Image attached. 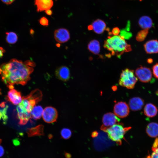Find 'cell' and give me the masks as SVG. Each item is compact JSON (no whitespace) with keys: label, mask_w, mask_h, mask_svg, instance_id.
Returning <instances> with one entry per match:
<instances>
[{"label":"cell","mask_w":158,"mask_h":158,"mask_svg":"<svg viewBox=\"0 0 158 158\" xmlns=\"http://www.w3.org/2000/svg\"><path fill=\"white\" fill-rule=\"evenodd\" d=\"M35 63L30 61L23 62L12 59L0 66V75L2 81L8 85H25L30 79Z\"/></svg>","instance_id":"6da1fadb"},{"label":"cell","mask_w":158,"mask_h":158,"mask_svg":"<svg viewBox=\"0 0 158 158\" xmlns=\"http://www.w3.org/2000/svg\"><path fill=\"white\" fill-rule=\"evenodd\" d=\"M104 47L111 51L112 55H116L118 58H120L124 52L131 50L130 45L120 35L108 36L104 41Z\"/></svg>","instance_id":"7a4b0ae2"},{"label":"cell","mask_w":158,"mask_h":158,"mask_svg":"<svg viewBox=\"0 0 158 158\" xmlns=\"http://www.w3.org/2000/svg\"><path fill=\"white\" fill-rule=\"evenodd\" d=\"M131 128V127H125L122 123H119L107 128L104 131L107 133L110 139L118 145H121L125 134Z\"/></svg>","instance_id":"3957f363"},{"label":"cell","mask_w":158,"mask_h":158,"mask_svg":"<svg viewBox=\"0 0 158 158\" xmlns=\"http://www.w3.org/2000/svg\"><path fill=\"white\" fill-rule=\"evenodd\" d=\"M42 95L40 90H35L27 96L23 97L21 102L18 104L30 113L35 105L41 100Z\"/></svg>","instance_id":"277c9868"},{"label":"cell","mask_w":158,"mask_h":158,"mask_svg":"<svg viewBox=\"0 0 158 158\" xmlns=\"http://www.w3.org/2000/svg\"><path fill=\"white\" fill-rule=\"evenodd\" d=\"M138 80L134 73V71L128 68L122 70L119 80V85L128 89H133Z\"/></svg>","instance_id":"5b68a950"},{"label":"cell","mask_w":158,"mask_h":158,"mask_svg":"<svg viewBox=\"0 0 158 158\" xmlns=\"http://www.w3.org/2000/svg\"><path fill=\"white\" fill-rule=\"evenodd\" d=\"M120 121V118L111 112L106 113L103 116V124L101 127V129L104 131L107 128L119 123Z\"/></svg>","instance_id":"8992f818"},{"label":"cell","mask_w":158,"mask_h":158,"mask_svg":"<svg viewBox=\"0 0 158 158\" xmlns=\"http://www.w3.org/2000/svg\"><path fill=\"white\" fill-rule=\"evenodd\" d=\"M135 74L140 81L143 83H148L152 79V74L149 68L142 66L135 70Z\"/></svg>","instance_id":"52a82bcc"},{"label":"cell","mask_w":158,"mask_h":158,"mask_svg":"<svg viewBox=\"0 0 158 158\" xmlns=\"http://www.w3.org/2000/svg\"><path fill=\"white\" fill-rule=\"evenodd\" d=\"M114 112V114L118 117L125 118L127 117L129 113V107L125 102H119L115 104Z\"/></svg>","instance_id":"ba28073f"},{"label":"cell","mask_w":158,"mask_h":158,"mask_svg":"<svg viewBox=\"0 0 158 158\" xmlns=\"http://www.w3.org/2000/svg\"><path fill=\"white\" fill-rule=\"evenodd\" d=\"M42 118L45 122L48 123L55 122L58 117L56 109L51 106L47 107L43 110Z\"/></svg>","instance_id":"9c48e42d"},{"label":"cell","mask_w":158,"mask_h":158,"mask_svg":"<svg viewBox=\"0 0 158 158\" xmlns=\"http://www.w3.org/2000/svg\"><path fill=\"white\" fill-rule=\"evenodd\" d=\"M54 37L57 42L63 43L69 40L70 34L68 30L65 28L58 29L54 32Z\"/></svg>","instance_id":"30bf717a"},{"label":"cell","mask_w":158,"mask_h":158,"mask_svg":"<svg viewBox=\"0 0 158 158\" xmlns=\"http://www.w3.org/2000/svg\"><path fill=\"white\" fill-rule=\"evenodd\" d=\"M16 110L17 117L19 120V124L21 125L26 124L31 118L30 113L18 104L17 106Z\"/></svg>","instance_id":"8fae6325"},{"label":"cell","mask_w":158,"mask_h":158,"mask_svg":"<svg viewBox=\"0 0 158 158\" xmlns=\"http://www.w3.org/2000/svg\"><path fill=\"white\" fill-rule=\"evenodd\" d=\"M55 74L58 79L63 81H67L70 78L69 69L65 66H62L57 68L55 71Z\"/></svg>","instance_id":"7c38bea8"},{"label":"cell","mask_w":158,"mask_h":158,"mask_svg":"<svg viewBox=\"0 0 158 158\" xmlns=\"http://www.w3.org/2000/svg\"><path fill=\"white\" fill-rule=\"evenodd\" d=\"M7 99L13 104L17 105L22 101V97L20 92L13 88L10 89L8 93Z\"/></svg>","instance_id":"4fadbf2b"},{"label":"cell","mask_w":158,"mask_h":158,"mask_svg":"<svg viewBox=\"0 0 158 158\" xmlns=\"http://www.w3.org/2000/svg\"><path fill=\"white\" fill-rule=\"evenodd\" d=\"M145 52L148 54L158 53V40H152L147 41L144 45Z\"/></svg>","instance_id":"5bb4252c"},{"label":"cell","mask_w":158,"mask_h":158,"mask_svg":"<svg viewBox=\"0 0 158 158\" xmlns=\"http://www.w3.org/2000/svg\"><path fill=\"white\" fill-rule=\"evenodd\" d=\"M144 100L140 97H135L130 99L129 102V107L133 111L141 110L144 105Z\"/></svg>","instance_id":"9a60e30c"},{"label":"cell","mask_w":158,"mask_h":158,"mask_svg":"<svg viewBox=\"0 0 158 158\" xmlns=\"http://www.w3.org/2000/svg\"><path fill=\"white\" fill-rule=\"evenodd\" d=\"M35 3L38 12L50 9L53 4L52 0H35Z\"/></svg>","instance_id":"2e32d148"},{"label":"cell","mask_w":158,"mask_h":158,"mask_svg":"<svg viewBox=\"0 0 158 158\" xmlns=\"http://www.w3.org/2000/svg\"><path fill=\"white\" fill-rule=\"evenodd\" d=\"M158 109L157 107L153 104L148 103L146 104L144 109L145 115L149 117H153L157 114Z\"/></svg>","instance_id":"e0dca14e"},{"label":"cell","mask_w":158,"mask_h":158,"mask_svg":"<svg viewBox=\"0 0 158 158\" xmlns=\"http://www.w3.org/2000/svg\"><path fill=\"white\" fill-rule=\"evenodd\" d=\"M146 133L151 138H155L158 136V123L154 122L150 123L147 125Z\"/></svg>","instance_id":"ac0fdd59"},{"label":"cell","mask_w":158,"mask_h":158,"mask_svg":"<svg viewBox=\"0 0 158 158\" xmlns=\"http://www.w3.org/2000/svg\"><path fill=\"white\" fill-rule=\"evenodd\" d=\"M92 25L94 31L98 34L102 33L106 29L105 23L103 21L99 19L94 21Z\"/></svg>","instance_id":"d6986e66"},{"label":"cell","mask_w":158,"mask_h":158,"mask_svg":"<svg viewBox=\"0 0 158 158\" xmlns=\"http://www.w3.org/2000/svg\"><path fill=\"white\" fill-rule=\"evenodd\" d=\"M138 24L140 27L143 29H149L153 25L152 19L149 17L146 16L141 17L139 19Z\"/></svg>","instance_id":"ffe728a7"},{"label":"cell","mask_w":158,"mask_h":158,"mask_svg":"<svg viewBox=\"0 0 158 158\" xmlns=\"http://www.w3.org/2000/svg\"><path fill=\"white\" fill-rule=\"evenodd\" d=\"M43 129L44 126L42 125H40L28 129L27 133L29 137L42 135H44Z\"/></svg>","instance_id":"44dd1931"},{"label":"cell","mask_w":158,"mask_h":158,"mask_svg":"<svg viewBox=\"0 0 158 158\" xmlns=\"http://www.w3.org/2000/svg\"><path fill=\"white\" fill-rule=\"evenodd\" d=\"M43 111V109L41 106H34L30 113L31 117L35 120L40 119L42 115Z\"/></svg>","instance_id":"7402d4cb"},{"label":"cell","mask_w":158,"mask_h":158,"mask_svg":"<svg viewBox=\"0 0 158 158\" xmlns=\"http://www.w3.org/2000/svg\"><path fill=\"white\" fill-rule=\"evenodd\" d=\"M87 48L90 51L94 54H97L100 51V44L97 40H93L90 42Z\"/></svg>","instance_id":"603a6c76"},{"label":"cell","mask_w":158,"mask_h":158,"mask_svg":"<svg viewBox=\"0 0 158 158\" xmlns=\"http://www.w3.org/2000/svg\"><path fill=\"white\" fill-rule=\"evenodd\" d=\"M0 107L1 108L0 109V120L2 119L4 123H5L8 119L7 110L8 106L5 104L4 102H3L0 104Z\"/></svg>","instance_id":"cb8c5ba5"},{"label":"cell","mask_w":158,"mask_h":158,"mask_svg":"<svg viewBox=\"0 0 158 158\" xmlns=\"http://www.w3.org/2000/svg\"><path fill=\"white\" fill-rule=\"evenodd\" d=\"M6 39L8 43L10 44H13L17 42L18 37L16 33L13 32H6Z\"/></svg>","instance_id":"d4e9b609"},{"label":"cell","mask_w":158,"mask_h":158,"mask_svg":"<svg viewBox=\"0 0 158 158\" xmlns=\"http://www.w3.org/2000/svg\"><path fill=\"white\" fill-rule=\"evenodd\" d=\"M148 29H143L139 32L136 37V40L140 42L144 40L148 34Z\"/></svg>","instance_id":"484cf974"},{"label":"cell","mask_w":158,"mask_h":158,"mask_svg":"<svg viewBox=\"0 0 158 158\" xmlns=\"http://www.w3.org/2000/svg\"><path fill=\"white\" fill-rule=\"evenodd\" d=\"M61 135L62 138L65 139H68L71 137L72 132L69 129L64 128L61 130Z\"/></svg>","instance_id":"4316f807"},{"label":"cell","mask_w":158,"mask_h":158,"mask_svg":"<svg viewBox=\"0 0 158 158\" xmlns=\"http://www.w3.org/2000/svg\"><path fill=\"white\" fill-rule=\"evenodd\" d=\"M120 35L124 39H128L131 37L132 34L131 33L127 32L126 30L123 29L121 30Z\"/></svg>","instance_id":"83f0119b"},{"label":"cell","mask_w":158,"mask_h":158,"mask_svg":"<svg viewBox=\"0 0 158 158\" xmlns=\"http://www.w3.org/2000/svg\"><path fill=\"white\" fill-rule=\"evenodd\" d=\"M152 71L154 76L158 79V63H156L152 67Z\"/></svg>","instance_id":"f1b7e54d"},{"label":"cell","mask_w":158,"mask_h":158,"mask_svg":"<svg viewBox=\"0 0 158 158\" xmlns=\"http://www.w3.org/2000/svg\"><path fill=\"white\" fill-rule=\"evenodd\" d=\"M152 152L150 156H148L149 158H158V147L152 148Z\"/></svg>","instance_id":"f546056e"},{"label":"cell","mask_w":158,"mask_h":158,"mask_svg":"<svg viewBox=\"0 0 158 158\" xmlns=\"http://www.w3.org/2000/svg\"><path fill=\"white\" fill-rule=\"evenodd\" d=\"M40 23L43 26H47L49 24V21L47 19L44 17H43L41 18L39 20Z\"/></svg>","instance_id":"4dcf8cb0"},{"label":"cell","mask_w":158,"mask_h":158,"mask_svg":"<svg viewBox=\"0 0 158 158\" xmlns=\"http://www.w3.org/2000/svg\"><path fill=\"white\" fill-rule=\"evenodd\" d=\"M120 32V30L119 28L117 27H115L112 29V33L114 35H118Z\"/></svg>","instance_id":"1f68e13d"},{"label":"cell","mask_w":158,"mask_h":158,"mask_svg":"<svg viewBox=\"0 0 158 158\" xmlns=\"http://www.w3.org/2000/svg\"><path fill=\"white\" fill-rule=\"evenodd\" d=\"M158 147V138H156L153 144L152 148H156Z\"/></svg>","instance_id":"d6a6232c"},{"label":"cell","mask_w":158,"mask_h":158,"mask_svg":"<svg viewBox=\"0 0 158 158\" xmlns=\"http://www.w3.org/2000/svg\"><path fill=\"white\" fill-rule=\"evenodd\" d=\"M5 4H10L12 3L15 0H1Z\"/></svg>","instance_id":"836d02e7"},{"label":"cell","mask_w":158,"mask_h":158,"mask_svg":"<svg viewBox=\"0 0 158 158\" xmlns=\"http://www.w3.org/2000/svg\"><path fill=\"white\" fill-rule=\"evenodd\" d=\"M4 150L3 147L0 145V157H2L4 154Z\"/></svg>","instance_id":"e575fe53"},{"label":"cell","mask_w":158,"mask_h":158,"mask_svg":"<svg viewBox=\"0 0 158 158\" xmlns=\"http://www.w3.org/2000/svg\"><path fill=\"white\" fill-rule=\"evenodd\" d=\"M45 12L47 15L49 16L51 15L52 13V11L50 9H48L45 10Z\"/></svg>","instance_id":"d590c367"},{"label":"cell","mask_w":158,"mask_h":158,"mask_svg":"<svg viewBox=\"0 0 158 158\" xmlns=\"http://www.w3.org/2000/svg\"><path fill=\"white\" fill-rule=\"evenodd\" d=\"M5 52V50L1 47H0V58L3 56L4 53Z\"/></svg>","instance_id":"8d00e7d4"},{"label":"cell","mask_w":158,"mask_h":158,"mask_svg":"<svg viewBox=\"0 0 158 158\" xmlns=\"http://www.w3.org/2000/svg\"><path fill=\"white\" fill-rule=\"evenodd\" d=\"M130 21H128L127 22L126 26V30L127 31H129L130 29Z\"/></svg>","instance_id":"74e56055"},{"label":"cell","mask_w":158,"mask_h":158,"mask_svg":"<svg viewBox=\"0 0 158 158\" xmlns=\"http://www.w3.org/2000/svg\"><path fill=\"white\" fill-rule=\"evenodd\" d=\"M147 62L149 63H152L153 62V60L152 58H149L147 59Z\"/></svg>","instance_id":"f35d334b"},{"label":"cell","mask_w":158,"mask_h":158,"mask_svg":"<svg viewBox=\"0 0 158 158\" xmlns=\"http://www.w3.org/2000/svg\"><path fill=\"white\" fill-rule=\"evenodd\" d=\"M66 158H71V154L68 153H66L65 154Z\"/></svg>","instance_id":"ab89813d"},{"label":"cell","mask_w":158,"mask_h":158,"mask_svg":"<svg viewBox=\"0 0 158 158\" xmlns=\"http://www.w3.org/2000/svg\"><path fill=\"white\" fill-rule=\"evenodd\" d=\"M88 29L89 30H91L93 29V27L92 25H90L88 26Z\"/></svg>","instance_id":"60d3db41"},{"label":"cell","mask_w":158,"mask_h":158,"mask_svg":"<svg viewBox=\"0 0 158 158\" xmlns=\"http://www.w3.org/2000/svg\"><path fill=\"white\" fill-rule=\"evenodd\" d=\"M30 33H31L33 34V33H34V30L31 29L30 30Z\"/></svg>","instance_id":"b9f144b4"},{"label":"cell","mask_w":158,"mask_h":158,"mask_svg":"<svg viewBox=\"0 0 158 158\" xmlns=\"http://www.w3.org/2000/svg\"><path fill=\"white\" fill-rule=\"evenodd\" d=\"M1 140L0 139V144L1 143Z\"/></svg>","instance_id":"7bdbcfd3"},{"label":"cell","mask_w":158,"mask_h":158,"mask_svg":"<svg viewBox=\"0 0 158 158\" xmlns=\"http://www.w3.org/2000/svg\"><path fill=\"white\" fill-rule=\"evenodd\" d=\"M140 1H141L142 0H139Z\"/></svg>","instance_id":"ee69618b"},{"label":"cell","mask_w":158,"mask_h":158,"mask_svg":"<svg viewBox=\"0 0 158 158\" xmlns=\"http://www.w3.org/2000/svg\"></svg>","instance_id":"f6af8a7d"}]
</instances>
